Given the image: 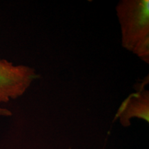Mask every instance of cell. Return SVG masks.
Here are the masks:
<instances>
[{"label": "cell", "mask_w": 149, "mask_h": 149, "mask_svg": "<svg viewBox=\"0 0 149 149\" xmlns=\"http://www.w3.org/2000/svg\"><path fill=\"white\" fill-rule=\"evenodd\" d=\"M122 45L149 63V1H122L117 7Z\"/></svg>", "instance_id": "6da1fadb"}, {"label": "cell", "mask_w": 149, "mask_h": 149, "mask_svg": "<svg viewBox=\"0 0 149 149\" xmlns=\"http://www.w3.org/2000/svg\"><path fill=\"white\" fill-rule=\"evenodd\" d=\"M36 78L35 70L26 66H14L0 59V102L22 95Z\"/></svg>", "instance_id": "7a4b0ae2"}, {"label": "cell", "mask_w": 149, "mask_h": 149, "mask_svg": "<svg viewBox=\"0 0 149 149\" xmlns=\"http://www.w3.org/2000/svg\"><path fill=\"white\" fill-rule=\"evenodd\" d=\"M149 95L148 91L141 86L138 92L130 95L123 102L117 116H120L124 126L129 125L128 120L132 117L142 118L148 122Z\"/></svg>", "instance_id": "3957f363"}, {"label": "cell", "mask_w": 149, "mask_h": 149, "mask_svg": "<svg viewBox=\"0 0 149 149\" xmlns=\"http://www.w3.org/2000/svg\"><path fill=\"white\" fill-rule=\"evenodd\" d=\"M12 115V113L8 110L5 109H1L0 108V115H4V116H8Z\"/></svg>", "instance_id": "277c9868"}]
</instances>
